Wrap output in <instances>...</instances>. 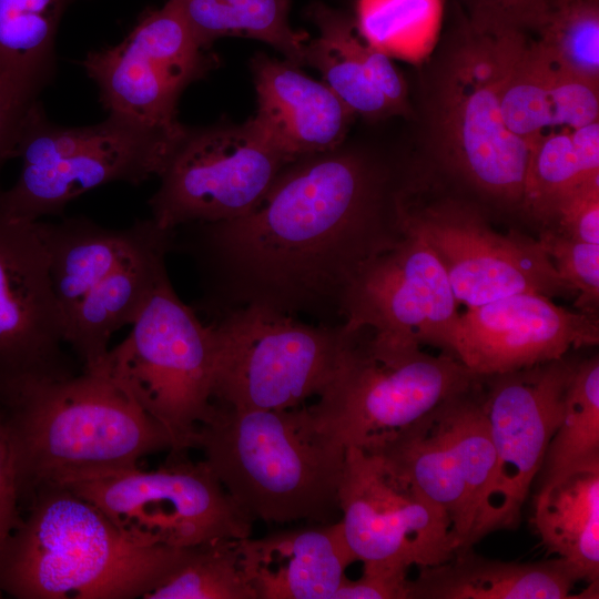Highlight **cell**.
<instances>
[{"label":"cell","mask_w":599,"mask_h":599,"mask_svg":"<svg viewBox=\"0 0 599 599\" xmlns=\"http://www.w3.org/2000/svg\"><path fill=\"white\" fill-rule=\"evenodd\" d=\"M409 174L402 158L348 134L286 164L250 213L172 230L171 251L193 257L214 318L260 306L342 325L357 274L404 235Z\"/></svg>","instance_id":"1"},{"label":"cell","mask_w":599,"mask_h":599,"mask_svg":"<svg viewBox=\"0 0 599 599\" xmlns=\"http://www.w3.org/2000/svg\"><path fill=\"white\" fill-rule=\"evenodd\" d=\"M526 40L522 32L479 29L458 9L420 77L419 120L433 173L493 217L520 219L530 146L507 129L500 98Z\"/></svg>","instance_id":"2"},{"label":"cell","mask_w":599,"mask_h":599,"mask_svg":"<svg viewBox=\"0 0 599 599\" xmlns=\"http://www.w3.org/2000/svg\"><path fill=\"white\" fill-rule=\"evenodd\" d=\"M0 550V595L17 599L144 598L192 549L141 545L57 484L38 487Z\"/></svg>","instance_id":"3"},{"label":"cell","mask_w":599,"mask_h":599,"mask_svg":"<svg viewBox=\"0 0 599 599\" xmlns=\"http://www.w3.org/2000/svg\"><path fill=\"white\" fill-rule=\"evenodd\" d=\"M20 507L43 484L138 467L170 450L165 429L101 366L27 384L0 398Z\"/></svg>","instance_id":"4"},{"label":"cell","mask_w":599,"mask_h":599,"mask_svg":"<svg viewBox=\"0 0 599 599\" xmlns=\"http://www.w3.org/2000/svg\"><path fill=\"white\" fill-rule=\"evenodd\" d=\"M214 405L194 448L253 519L331 524L346 448L312 429L300 407L237 410Z\"/></svg>","instance_id":"5"},{"label":"cell","mask_w":599,"mask_h":599,"mask_svg":"<svg viewBox=\"0 0 599 599\" xmlns=\"http://www.w3.org/2000/svg\"><path fill=\"white\" fill-rule=\"evenodd\" d=\"M182 128L156 129L113 114L94 125L61 126L48 120L38 101L22 124L14 154L20 173L0 192V211L35 222L62 215L73 199L101 185H136L159 176Z\"/></svg>","instance_id":"6"},{"label":"cell","mask_w":599,"mask_h":599,"mask_svg":"<svg viewBox=\"0 0 599 599\" xmlns=\"http://www.w3.org/2000/svg\"><path fill=\"white\" fill-rule=\"evenodd\" d=\"M489 212L434 173L413 165L402 199V227L438 258L458 304L467 308L517 293L577 295L537 238L494 229Z\"/></svg>","instance_id":"7"},{"label":"cell","mask_w":599,"mask_h":599,"mask_svg":"<svg viewBox=\"0 0 599 599\" xmlns=\"http://www.w3.org/2000/svg\"><path fill=\"white\" fill-rule=\"evenodd\" d=\"M215 338L212 402L237 410H285L319 396L337 374L357 331L306 323L243 306L211 323Z\"/></svg>","instance_id":"8"},{"label":"cell","mask_w":599,"mask_h":599,"mask_svg":"<svg viewBox=\"0 0 599 599\" xmlns=\"http://www.w3.org/2000/svg\"><path fill=\"white\" fill-rule=\"evenodd\" d=\"M130 334L100 364L167 433V459L187 457L212 415L215 338L169 275L158 283Z\"/></svg>","instance_id":"9"},{"label":"cell","mask_w":599,"mask_h":599,"mask_svg":"<svg viewBox=\"0 0 599 599\" xmlns=\"http://www.w3.org/2000/svg\"><path fill=\"white\" fill-rule=\"evenodd\" d=\"M480 376L455 357L428 354L417 344L390 345L359 329L337 374L309 407L305 423L347 447L398 432Z\"/></svg>","instance_id":"10"},{"label":"cell","mask_w":599,"mask_h":599,"mask_svg":"<svg viewBox=\"0 0 599 599\" xmlns=\"http://www.w3.org/2000/svg\"><path fill=\"white\" fill-rule=\"evenodd\" d=\"M57 485L95 506L133 541L176 549L251 537L253 518L205 460L167 459L158 469L104 470Z\"/></svg>","instance_id":"11"},{"label":"cell","mask_w":599,"mask_h":599,"mask_svg":"<svg viewBox=\"0 0 599 599\" xmlns=\"http://www.w3.org/2000/svg\"><path fill=\"white\" fill-rule=\"evenodd\" d=\"M292 162L251 118L183 125L148 204L163 230L241 217L255 209Z\"/></svg>","instance_id":"12"},{"label":"cell","mask_w":599,"mask_h":599,"mask_svg":"<svg viewBox=\"0 0 599 599\" xmlns=\"http://www.w3.org/2000/svg\"><path fill=\"white\" fill-rule=\"evenodd\" d=\"M359 448L379 456L440 506L460 550L473 548L496 464L480 378L407 427Z\"/></svg>","instance_id":"13"},{"label":"cell","mask_w":599,"mask_h":599,"mask_svg":"<svg viewBox=\"0 0 599 599\" xmlns=\"http://www.w3.org/2000/svg\"><path fill=\"white\" fill-rule=\"evenodd\" d=\"M338 506L345 539L365 566L430 567L461 549L446 511L366 449L346 448Z\"/></svg>","instance_id":"14"},{"label":"cell","mask_w":599,"mask_h":599,"mask_svg":"<svg viewBox=\"0 0 599 599\" xmlns=\"http://www.w3.org/2000/svg\"><path fill=\"white\" fill-rule=\"evenodd\" d=\"M576 363L565 356L481 377L496 464L474 545L490 532L518 527L524 502L560 424Z\"/></svg>","instance_id":"15"},{"label":"cell","mask_w":599,"mask_h":599,"mask_svg":"<svg viewBox=\"0 0 599 599\" xmlns=\"http://www.w3.org/2000/svg\"><path fill=\"white\" fill-rule=\"evenodd\" d=\"M177 6L146 10L118 44L90 51L80 62L109 114L176 130L183 90L213 67Z\"/></svg>","instance_id":"16"},{"label":"cell","mask_w":599,"mask_h":599,"mask_svg":"<svg viewBox=\"0 0 599 599\" xmlns=\"http://www.w3.org/2000/svg\"><path fill=\"white\" fill-rule=\"evenodd\" d=\"M65 346L39 221L0 211V398L30 383L77 374Z\"/></svg>","instance_id":"17"},{"label":"cell","mask_w":599,"mask_h":599,"mask_svg":"<svg viewBox=\"0 0 599 599\" xmlns=\"http://www.w3.org/2000/svg\"><path fill=\"white\" fill-rule=\"evenodd\" d=\"M403 232L355 277L344 301V324L367 329L377 343L427 345L449 355L458 303L433 251Z\"/></svg>","instance_id":"18"},{"label":"cell","mask_w":599,"mask_h":599,"mask_svg":"<svg viewBox=\"0 0 599 599\" xmlns=\"http://www.w3.org/2000/svg\"><path fill=\"white\" fill-rule=\"evenodd\" d=\"M598 342V315L566 309L542 294L517 293L459 314L449 355L483 377L559 359Z\"/></svg>","instance_id":"19"},{"label":"cell","mask_w":599,"mask_h":599,"mask_svg":"<svg viewBox=\"0 0 599 599\" xmlns=\"http://www.w3.org/2000/svg\"><path fill=\"white\" fill-rule=\"evenodd\" d=\"M308 16L318 34L306 43L305 64L356 116L369 122L413 116L404 77L392 58L362 35L355 18L322 2L313 3Z\"/></svg>","instance_id":"20"},{"label":"cell","mask_w":599,"mask_h":599,"mask_svg":"<svg viewBox=\"0 0 599 599\" xmlns=\"http://www.w3.org/2000/svg\"><path fill=\"white\" fill-rule=\"evenodd\" d=\"M251 71L257 94L253 118L290 160L335 148L349 134L356 115L301 67L256 53Z\"/></svg>","instance_id":"21"},{"label":"cell","mask_w":599,"mask_h":599,"mask_svg":"<svg viewBox=\"0 0 599 599\" xmlns=\"http://www.w3.org/2000/svg\"><path fill=\"white\" fill-rule=\"evenodd\" d=\"M255 599H333L356 558L338 521L240 540Z\"/></svg>","instance_id":"22"},{"label":"cell","mask_w":599,"mask_h":599,"mask_svg":"<svg viewBox=\"0 0 599 599\" xmlns=\"http://www.w3.org/2000/svg\"><path fill=\"white\" fill-rule=\"evenodd\" d=\"M500 110L507 129L531 146L551 132L599 121V88L527 39L504 82Z\"/></svg>","instance_id":"23"},{"label":"cell","mask_w":599,"mask_h":599,"mask_svg":"<svg viewBox=\"0 0 599 599\" xmlns=\"http://www.w3.org/2000/svg\"><path fill=\"white\" fill-rule=\"evenodd\" d=\"M172 230L160 226L119 266L100 281L65 316L64 339L81 368L100 365L109 342L132 325L167 274Z\"/></svg>","instance_id":"24"},{"label":"cell","mask_w":599,"mask_h":599,"mask_svg":"<svg viewBox=\"0 0 599 599\" xmlns=\"http://www.w3.org/2000/svg\"><path fill=\"white\" fill-rule=\"evenodd\" d=\"M578 580L576 568L560 557L516 562L468 548L446 562L419 567L409 599H566Z\"/></svg>","instance_id":"25"},{"label":"cell","mask_w":599,"mask_h":599,"mask_svg":"<svg viewBox=\"0 0 599 599\" xmlns=\"http://www.w3.org/2000/svg\"><path fill=\"white\" fill-rule=\"evenodd\" d=\"M49 258V275L63 317L158 227L150 217L111 229L84 217L39 221Z\"/></svg>","instance_id":"26"},{"label":"cell","mask_w":599,"mask_h":599,"mask_svg":"<svg viewBox=\"0 0 599 599\" xmlns=\"http://www.w3.org/2000/svg\"><path fill=\"white\" fill-rule=\"evenodd\" d=\"M75 1L0 0V83L18 103H35L54 79L58 29Z\"/></svg>","instance_id":"27"},{"label":"cell","mask_w":599,"mask_h":599,"mask_svg":"<svg viewBox=\"0 0 599 599\" xmlns=\"http://www.w3.org/2000/svg\"><path fill=\"white\" fill-rule=\"evenodd\" d=\"M532 522L546 548L568 560L580 580L599 581V467L540 485Z\"/></svg>","instance_id":"28"},{"label":"cell","mask_w":599,"mask_h":599,"mask_svg":"<svg viewBox=\"0 0 599 599\" xmlns=\"http://www.w3.org/2000/svg\"><path fill=\"white\" fill-rule=\"evenodd\" d=\"M596 175H599V121L540 138L530 146L520 220L540 231L562 199Z\"/></svg>","instance_id":"29"},{"label":"cell","mask_w":599,"mask_h":599,"mask_svg":"<svg viewBox=\"0 0 599 599\" xmlns=\"http://www.w3.org/2000/svg\"><path fill=\"white\" fill-rule=\"evenodd\" d=\"M209 50L219 38L240 35L265 42L288 62L305 65L307 35L292 29L290 0H170Z\"/></svg>","instance_id":"30"},{"label":"cell","mask_w":599,"mask_h":599,"mask_svg":"<svg viewBox=\"0 0 599 599\" xmlns=\"http://www.w3.org/2000/svg\"><path fill=\"white\" fill-rule=\"evenodd\" d=\"M599 467V357L576 363L560 424L539 470L540 485Z\"/></svg>","instance_id":"31"},{"label":"cell","mask_w":599,"mask_h":599,"mask_svg":"<svg viewBox=\"0 0 599 599\" xmlns=\"http://www.w3.org/2000/svg\"><path fill=\"white\" fill-rule=\"evenodd\" d=\"M443 19V0H357L362 35L389 58L412 62L429 55Z\"/></svg>","instance_id":"32"},{"label":"cell","mask_w":599,"mask_h":599,"mask_svg":"<svg viewBox=\"0 0 599 599\" xmlns=\"http://www.w3.org/2000/svg\"><path fill=\"white\" fill-rule=\"evenodd\" d=\"M144 599H255L243 569L240 540L194 547L176 572Z\"/></svg>","instance_id":"33"},{"label":"cell","mask_w":599,"mask_h":599,"mask_svg":"<svg viewBox=\"0 0 599 599\" xmlns=\"http://www.w3.org/2000/svg\"><path fill=\"white\" fill-rule=\"evenodd\" d=\"M537 33L557 62L599 88V0H559Z\"/></svg>","instance_id":"34"},{"label":"cell","mask_w":599,"mask_h":599,"mask_svg":"<svg viewBox=\"0 0 599 599\" xmlns=\"http://www.w3.org/2000/svg\"><path fill=\"white\" fill-rule=\"evenodd\" d=\"M537 241L559 276L576 292L577 311L598 315L599 244L573 240L549 229L540 230Z\"/></svg>","instance_id":"35"},{"label":"cell","mask_w":599,"mask_h":599,"mask_svg":"<svg viewBox=\"0 0 599 599\" xmlns=\"http://www.w3.org/2000/svg\"><path fill=\"white\" fill-rule=\"evenodd\" d=\"M469 22L487 31H538L559 0H455Z\"/></svg>","instance_id":"36"},{"label":"cell","mask_w":599,"mask_h":599,"mask_svg":"<svg viewBox=\"0 0 599 599\" xmlns=\"http://www.w3.org/2000/svg\"><path fill=\"white\" fill-rule=\"evenodd\" d=\"M545 229L573 240L599 244V175L585 181L565 196L541 230Z\"/></svg>","instance_id":"37"},{"label":"cell","mask_w":599,"mask_h":599,"mask_svg":"<svg viewBox=\"0 0 599 599\" xmlns=\"http://www.w3.org/2000/svg\"><path fill=\"white\" fill-rule=\"evenodd\" d=\"M409 569L365 566L357 580L344 579L333 599H409Z\"/></svg>","instance_id":"38"},{"label":"cell","mask_w":599,"mask_h":599,"mask_svg":"<svg viewBox=\"0 0 599 599\" xmlns=\"http://www.w3.org/2000/svg\"><path fill=\"white\" fill-rule=\"evenodd\" d=\"M9 429L0 407V550L21 519Z\"/></svg>","instance_id":"39"},{"label":"cell","mask_w":599,"mask_h":599,"mask_svg":"<svg viewBox=\"0 0 599 599\" xmlns=\"http://www.w3.org/2000/svg\"><path fill=\"white\" fill-rule=\"evenodd\" d=\"M33 104L18 103L0 83V170L7 160L14 158L22 124Z\"/></svg>","instance_id":"40"}]
</instances>
